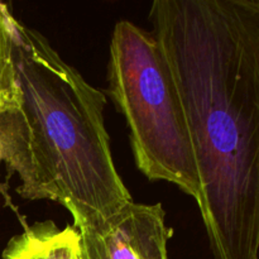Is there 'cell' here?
<instances>
[{"label":"cell","instance_id":"obj_6","mask_svg":"<svg viewBox=\"0 0 259 259\" xmlns=\"http://www.w3.org/2000/svg\"><path fill=\"white\" fill-rule=\"evenodd\" d=\"M14 22L8 5L0 3V114L14 110L19 103Z\"/></svg>","mask_w":259,"mask_h":259},{"label":"cell","instance_id":"obj_2","mask_svg":"<svg viewBox=\"0 0 259 259\" xmlns=\"http://www.w3.org/2000/svg\"><path fill=\"white\" fill-rule=\"evenodd\" d=\"M14 38L19 103L0 114V144L18 194L62 205L75 228L106 219L133 199L114 164L105 95L38 30L15 19Z\"/></svg>","mask_w":259,"mask_h":259},{"label":"cell","instance_id":"obj_5","mask_svg":"<svg viewBox=\"0 0 259 259\" xmlns=\"http://www.w3.org/2000/svg\"><path fill=\"white\" fill-rule=\"evenodd\" d=\"M3 259H81L80 234L73 225L37 222L9 240Z\"/></svg>","mask_w":259,"mask_h":259},{"label":"cell","instance_id":"obj_1","mask_svg":"<svg viewBox=\"0 0 259 259\" xmlns=\"http://www.w3.org/2000/svg\"><path fill=\"white\" fill-rule=\"evenodd\" d=\"M215 259H259V0H156Z\"/></svg>","mask_w":259,"mask_h":259},{"label":"cell","instance_id":"obj_3","mask_svg":"<svg viewBox=\"0 0 259 259\" xmlns=\"http://www.w3.org/2000/svg\"><path fill=\"white\" fill-rule=\"evenodd\" d=\"M109 94L125 118L139 171L174 184L199 204L201 185L191 134L168 62L153 33L119 20L111 35Z\"/></svg>","mask_w":259,"mask_h":259},{"label":"cell","instance_id":"obj_7","mask_svg":"<svg viewBox=\"0 0 259 259\" xmlns=\"http://www.w3.org/2000/svg\"><path fill=\"white\" fill-rule=\"evenodd\" d=\"M0 161H3V149H2V144H0Z\"/></svg>","mask_w":259,"mask_h":259},{"label":"cell","instance_id":"obj_4","mask_svg":"<svg viewBox=\"0 0 259 259\" xmlns=\"http://www.w3.org/2000/svg\"><path fill=\"white\" fill-rule=\"evenodd\" d=\"M76 229L81 259H169L174 230L161 204L133 201L106 219Z\"/></svg>","mask_w":259,"mask_h":259}]
</instances>
